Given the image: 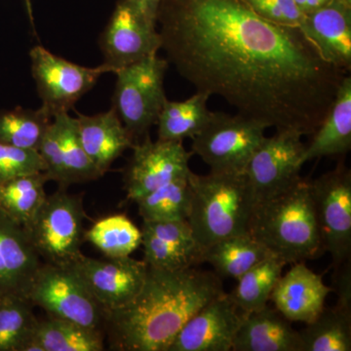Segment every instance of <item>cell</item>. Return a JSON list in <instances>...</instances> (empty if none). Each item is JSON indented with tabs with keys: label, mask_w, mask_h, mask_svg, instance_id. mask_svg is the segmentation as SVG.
Returning a JSON list of instances; mask_svg holds the SVG:
<instances>
[{
	"label": "cell",
	"mask_w": 351,
	"mask_h": 351,
	"mask_svg": "<svg viewBox=\"0 0 351 351\" xmlns=\"http://www.w3.org/2000/svg\"><path fill=\"white\" fill-rule=\"evenodd\" d=\"M314 213L325 253L335 267L350 262L351 172L345 164L311 181Z\"/></svg>",
	"instance_id": "cell-9"
},
{
	"label": "cell",
	"mask_w": 351,
	"mask_h": 351,
	"mask_svg": "<svg viewBox=\"0 0 351 351\" xmlns=\"http://www.w3.org/2000/svg\"><path fill=\"white\" fill-rule=\"evenodd\" d=\"M144 261L149 267L164 270H179L202 263L203 249L182 246L160 239L143 228Z\"/></svg>",
	"instance_id": "cell-33"
},
{
	"label": "cell",
	"mask_w": 351,
	"mask_h": 351,
	"mask_svg": "<svg viewBox=\"0 0 351 351\" xmlns=\"http://www.w3.org/2000/svg\"><path fill=\"white\" fill-rule=\"evenodd\" d=\"M133 154L124 172V189L128 200L134 201L189 173L193 152L182 142L157 140L149 136L141 144H134Z\"/></svg>",
	"instance_id": "cell-14"
},
{
	"label": "cell",
	"mask_w": 351,
	"mask_h": 351,
	"mask_svg": "<svg viewBox=\"0 0 351 351\" xmlns=\"http://www.w3.org/2000/svg\"><path fill=\"white\" fill-rule=\"evenodd\" d=\"M168 64L167 60L154 55L115 73L112 108L134 140L156 125L167 100L163 83Z\"/></svg>",
	"instance_id": "cell-6"
},
{
	"label": "cell",
	"mask_w": 351,
	"mask_h": 351,
	"mask_svg": "<svg viewBox=\"0 0 351 351\" xmlns=\"http://www.w3.org/2000/svg\"><path fill=\"white\" fill-rule=\"evenodd\" d=\"M286 265L285 261L276 256L265 258L240 277L228 297L243 313L263 308L269 304Z\"/></svg>",
	"instance_id": "cell-25"
},
{
	"label": "cell",
	"mask_w": 351,
	"mask_h": 351,
	"mask_svg": "<svg viewBox=\"0 0 351 351\" xmlns=\"http://www.w3.org/2000/svg\"><path fill=\"white\" fill-rule=\"evenodd\" d=\"M156 23L168 63L196 91L267 128L313 135L350 75L301 29L261 17L243 0H160Z\"/></svg>",
	"instance_id": "cell-1"
},
{
	"label": "cell",
	"mask_w": 351,
	"mask_h": 351,
	"mask_svg": "<svg viewBox=\"0 0 351 351\" xmlns=\"http://www.w3.org/2000/svg\"><path fill=\"white\" fill-rule=\"evenodd\" d=\"M300 29L328 64L351 71V6L341 0L304 14Z\"/></svg>",
	"instance_id": "cell-17"
},
{
	"label": "cell",
	"mask_w": 351,
	"mask_h": 351,
	"mask_svg": "<svg viewBox=\"0 0 351 351\" xmlns=\"http://www.w3.org/2000/svg\"><path fill=\"white\" fill-rule=\"evenodd\" d=\"M276 307L244 313L232 351H302L300 332Z\"/></svg>",
	"instance_id": "cell-19"
},
{
	"label": "cell",
	"mask_w": 351,
	"mask_h": 351,
	"mask_svg": "<svg viewBox=\"0 0 351 351\" xmlns=\"http://www.w3.org/2000/svg\"><path fill=\"white\" fill-rule=\"evenodd\" d=\"M302 137L299 132L276 130L271 137H265L251 157L245 175L257 203L280 195L301 181L306 163Z\"/></svg>",
	"instance_id": "cell-10"
},
{
	"label": "cell",
	"mask_w": 351,
	"mask_h": 351,
	"mask_svg": "<svg viewBox=\"0 0 351 351\" xmlns=\"http://www.w3.org/2000/svg\"><path fill=\"white\" fill-rule=\"evenodd\" d=\"M299 331L302 351H350L351 311L324 307L313 322Z\"/></svg>",
	"instance_id": "cell-26"
},
{
	"label": "cell",
	"mask_w": 351,
	"mask_h": 351,
	"mask_svg": "<svg viewBox=\"0 0 351 351\" xmlns=\"http://www.w3.org/2000/svg\"><path fill=\"white\" fill-rule=\"evenodd\" d=\"M105 63L114 71L157 55L162 43L156 23L152 22L132 0H119L101 34Z\"/></svg>",
	"instance_id": "cell-12"
},
{
	"label": "cell",
	"mask_w": 351,
	"mask_h": 351,
	"mask_svg": "<svg viewBox=\"0 0 351 351\" xmlns=\"http://www.w3.org/2000/svg\"><path fill=\"white\" fill-rule=\"evenodd\" d=\"M189 174L178 178L135 201L138 205V215L143 221L188 219L193 202V191L189 184Z\"/></svg>",
	"instance_id": "cell-28"
},
{
	"label": "cell",
	"mask_w": 351,
	"mask_h": 351,
	"mask_svg": "<svg viewBox=\"0 0 351 351\" xmlns=\"http://www.w3.org/2000/svg\"><path fill=\"white\" fill-rule=\"evenodd\" d=\"M252 10L261 17L276 23L300 29L304 14L300 10L294 0H243Z\"/></svg>",
	"instance_id": "cell-36"
},
{
	"label": "cell",
	"mask_w": 351,
	"mask_h": 351,
	"mask_svg": "<svg viewBox=\"0 0 351 351\" xmlns=\"http://www.w3.org/2000/svg\"><path fill=\"white\" fill-rule=\"evenodd\" d=\"M43 263L24 228L0 210V299L17 297L29 301Z\"/></svg>",
	"instance_id": "cell-16"
},
{
	"label": "cell",
	"mask_w": 351,
	"mask_h": 351,
	"mask_svg": "<svg viewBox=\"0 0 351 351\" xmlns=\"http://www.w3.org/2000/svg\"><path fill=\"white\" fill-rule=\"evenodd\" d=\"M38 152L43 158L44 166H45L43 173L48 180L58 182L60 188L68 189L63 156H62L61 140H60L59 130L54 119L51 122L49 128L44 135Z\"/></svg>",
	"instance_id": "cell-35"
},
{
	"label": "cell",
	"mask_w": 351,
	"mask_h": 351,
	"mask_svg": "<svg viewBox=\"0 0 351 351\" xmlns=\"http://www.w3.org/2000/svg\"><path fill=\"white\" fill-rule=\"evenodd\" d=\"M68 267L82 281L106 314L125 306L138 294L149 265L144 260H136L130 256L98 260L82 254Z\"/></svg>",
	"instance_id": "cell-13"
},
{
	"label": "cell",
	"mask_w": 351,
	"mask_h": 351,
	"mask_svg": "<svg viewBox=\"0 0 351 351\" xmlns=\"http://www.w3.org/2000/svg\"><path fill=\"white\" fill-rule=\"evenodd\" d=\"M221 277L196 267H147L144 285L125 306L105 314L110 350L167 351L195 313L225 294Z\"/></svg>",
	"instance_id": "cell-2"
},
{
	"label": "cell",
	"mask_w": 351,
	"mask_h": 351,
	"mask_svg": "<svg viewBox=\"0 0 351 351\" xmlns=\"http://www.w3.org/2000/svg\"><path fill=\"white\" fill-rule=\"evenodd\" d=\"M304 151V162L324 156H338L351 149V77L341 80L331 107Z\"/></svg>",
	"instance_id": "cell-21"
},
{
	"label": "cell",
	"mask_w": 351,
	"mask_h": 351,
	"mask_svg": "<svg viewBox=\"0 0 351 351\" xmlns=\"http://www.w3.org/2000/svg\"><path fill=\"white\" fill-rule=\"evenodd\" d=\"M210 95L196 91L188 100L164 103L156 125L159 140L182 142L195 138L211 119L208 108Z\"/></svg>",
	"instance_id": "cell-24"
},
{
	"label": "cell",
	"mask_w": 351,
	"mask_h": 351,
	"mask_svg": "<svg viewBox=\"0 0 351 351\" xmlns=\"http://www.w3.org/2000/svg\"><path fill=\"white\" fill-rule=\"evenodd\" d=\"M84 237L107 258L128 257L142 245L140 228L122 214L99 219Z\"/></svg>",
	"instance_id": "cell-29"
},
{
	"label": "cell",
	"mask_w": 351,
	"mask_h": 351,
	"mask_svg": "<svg viewBox=\"0 0 351 351\" xmlns=\"http://www.w3.org/2000/svg\"><path fill=\"white\" fill-rule=\"evenodd\" d=\"M29 301L48 315L105 332V311L69 267L43 263L34 277Z\"/></svg>",
	"instance_id": "cell-8"
},
{
	"label": "cell",
	"mask_w": 351,
	"mask_h": 351,
	"mask_svg": "<svg viewBox=\"0 0 351 351\" xmlns=\"http://www.w3.org/2000/svg\"><path fill=\"white\" fill-rule=\"evenodd\" d=\"M243 314L225 293L186 322L167 351H230Z\"/></svg>",
	"instance_id": "cell-15"
},
{
	"label": "cell",
	"mask_w": 351,
	"mask_h": 351,
	"mask_svg": "<svg viewBox=\"0 0 351 351\" xmlns=\"http://www.w3.org/2000/svg\"><path fill=\"white\" fill-rule=\"evenodd\" d=\"M85 218L82 196L71 195L66 189L59 188L46 196L24 230L43 263L68 267L82 254Z\"/></svg>",
	"instance_id": "cell-5"
},
{
	"label": "cell",
	"mask_w": 351,
	"mask_h": 351,
	"mask_svg": "<svg viewBox=\"0 0 351 351\" xmlns=\"http://www.w3.org/2000/svg\"><path fill=\"white\" fill-rule=\"evenodd\" d=\"M250 234L287 263L322 256L325 251L314 213L311 181L302 179L280 195L258 202Z\"/></svg>",
	"instance_id": "cell-3"
},
{
	"label": "cell",
	"mask_w": 351,
	"mask_h": 351,
	"mask_svg": "<svg viewBox=\"0 0 351 351\" xmlns=\"http://www.w3.org/2000/svg\"><path fill=\"white\" fill-rule=\"evenodd\" d=\"M332 288L322 276L315 274L304 262L294 265L281 276L270 295V301L290 322H313L322 313Z\"/></svg>",
	"instance_id": "cell-18"
},
{
	"label": "cell",
	"mask_w": 351,
	"mask_h": 351,
	"mask_svg": "<svg viewBox=\"0 0 351 351\" xmlns=\"http://www.w3.org/2000/svg\"><path fill=\"white\" fill-rule=\"evenodd\" d=\"M334 284L338 301L336 306L351 311V267L350 262L343 263L335 269Z\"/></svg>",
	"instance_id": "cell-37"
},
{
	"label": "cell",
	"mask_w": 351,
	"mask_h": 351,
	"mask_svg": "<svg viewBox=\"0 0 351 351\" xmlns=\"http://www.w3.org/2000/svg\"><path fill=\"white\" fill-rule=\"evenodd\" d=\"M105 332L48 315L39 320L27 351L105 350Z\"/></svg>",
	"instance_id": "cell-23"
},
{
	"label": "cell",
	"mask_w": 351,
	"mask_h": 351,
	"mask_svg": "<svg viewBox=\"0 0 351 351\" xmlns=\"http://www.w3.org/2000/svg\"><path fill=\"white\" fill-rule=\"evenodd\" d=\"M32 73L43 108L53 117L69 112L76 101L92 89L101 75L114 71L108 64L86 68L52 54L43 46L29 53Z\"/></svg>",
	"instance_id": "cell-11"
},
{
	"label": "cell",
	"mask_w": 351,
	"mask_h": 351,
	"mask_svg": "<svg viewBox=\"0 0 351 351\" xmlns=\"http://www.w3.org/2000/svg\"><path fill=\"white\" fill-rule=\"evenodd\" d=\"M27 300L0 299V351H27L36 335L38 319Z\"/></svg>",
	"instance_id": "cell-31"
},
{
	"label": "cell",
	"mask_w": 351,
	"mask_h": 351,
	"mask_svg": "<svg viewBox=\"0 0 351 351\" xmlns=\"http://www.w3.org/2000/svg\"><path fill=\"white\" fill-rule=\"evenodd\" d=\"M75 120L83 147L103 175L126 149L133 147L135 140L113 108L92 117L77 113Z\"/></svg>",
	"instance_id": "cell-20"
},
{
	"label": "cell",
	"mask_w": 351,
	"mask_h": 351,
	"mask_svg": "<svg viewBox=\"0 0 351 351\" xmlns=\"http://www.w3.org/2000/svg\"><path fill=\"white\" fill-rule=\"evenodd\" d=\"M189 181L193 202L188 221L203 250L219 240L250 234L257 201L245 173L198 175L191 170Z\"/></svg>",
	"instance_id": "cell-4"
},
{
	"label": "cell",
	"mask_w": 351,
	"mask_h": 351,
	"mask_svg": "<svg viewBox=\"0 0 351 351\" xmlns=\"http://www.w3.org/2000/svg\"><path fill=\"white\" fill-rule=\"evenodd\" d=\"M271 256L274 255L251 234L235 235L204 249L202 262L211 265L217 276L237 281L252 267Z\"/></svg>",
	"instance_id": "cell-22"
},
{
	"label": "cell",
	"mask_w": 351,
	"mask_h": 351,
	"mask_svg": "<svg viewBox=\"0 0 351 351\" xmlns=\"http://www.w3.org/2000/svg\"><path fill=\"white\" fill-rule=\"evenodd\" d=\"M53 119L56 122L61 140L66 186L103 177L83 147L75 119L69 112H63L55 115Z\"/></svg>",
	"instance_id": "cell-32"
},
{
	"label": "cell",
	"mask_w": 351,
	"mask_h": 351,
	"mask_svg": "<svg viewBox=\"0 0 351 351\" xmlns=\"http://www.w3.org/2000/svg\"><path fill=\"white\" fill-rule=\"evenodd\" d=\"M53 117L43 107L38 110L16 108L0 112V143L38 151Z\"/></svg>",
	"instance_id": "cell-30"
},
{
	"label": "cell",
	"mask_w": 351,
	"mask_h": 351,
	"mask_svg": "<svg viewBox=\"0 0 351 351\" xmlns=\"http://www.w3.org/2000/svg\"><path fill=\"white\" fill-rule=\"evenodd\" d=\"M267 127L237 113L213 112L204 128L193 138L191 152L211 172L245 173L251 157L262 145Z\"/></svg>",
	"instance_id": "cell-7"
},
{
	"label": "cell",
	"mask_w": 351,
	"mask_h": 351,
	"mask_svg": "<svg viewBox=\"0 0 351 351\" xmlns=\"http://www.w3.org/2000/svg\"><path fill=\"white\" fill-rule=\"evenodd\" d=\"M48 181L43 172H38L0 184V210L25 228L45 201L44 186Z\"/></svg>",
	"instance_id": "cell-27"
},
{
	"label": "cell",
	"mask_w": 351,
	"mask_h": 351,
	"mask_svg": "<svg viewBox=\"0 0 351 351\" xmlns=\"http://www.w3.org/2000/svg\"><path fill=\"white\" fill-rule=\"evenodd\" d=\"M136 6L152 22L156 23L157 11L160 0H132ZM157 24V23H156Z\"/></svg>",
	"instance_id": "cell-38"
},
{
	"label": "cell",
	"mask_w": 351,
	"mask_h": 351,
	"mask_svg": "<svg viewBox=\"0 0 351 351\" xmlns=\"http://www.w3.org/2000/svg\"><path fill=\"white\" fill-rule=\"evenodd\" d=\"M45 166L38 152L0 143V184L20 176L43 172Z\"/></svg>",
	"instance_id": "cell-34"
},
{
	"label": "cell",
	"mask_w": 351,
	"mask_h": 351,
	"mask_svg": "<svg viewBox=\"0 0 351 351\" xmlns=\"http://www.w3.org/2000/svg\"><path fill=\"white\" fill-rule=\"evenodd\" d=\"M306 0H294V2L295 4H297V6L299 7L300 10L302 11V7H304V3H306Z\"/></svg>",
	"instance_id": "cell-39"
},
{
	"label": "cell",
	"mask_w": 351,
	"mask_h": 351,
	"mask_svg": "<svg viewBox=\"0 0 351 351\" xmlns=\"http://www.w3.org/2000/svg\"><path fill=\"white\" fill-rule=\"evenodd\" d=\"M341 1H343L346 5L351 6V0H341Z\"/></svg>",
	"instance_id": "cell-40"
}]
</instances>
